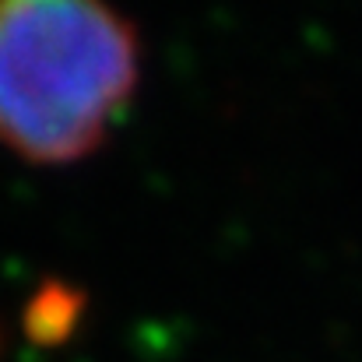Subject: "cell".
Returning <instances> with one entry per match:
<instances>
[{"label": "cell", "mask_w": 362, "mask_h": 362, "mask_svg": "<svg viewBox=\"0 0 362 362\" xmlns=\"http://www.w3.org/2000/svg\"><path fill=\"white\" fill-rule=\"evenodd\" d=\"M137 85V35L88 0L0 4V144L57 165L88 155Z\"/></svg>", "instance_id": "obj_1"}]
</instances>
